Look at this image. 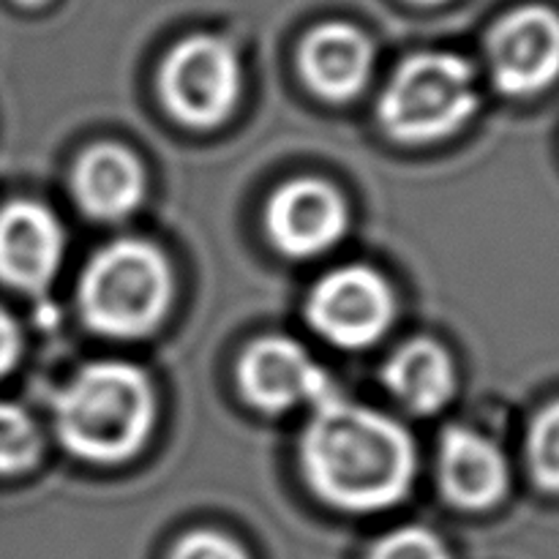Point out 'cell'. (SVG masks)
Segmentation results:
<instances>
[{"instance_id":"1","label":"cell","mask_w":559,"mask_h":559,"mask_svg":"<svg viewBox=\"0 0 559 559\" xmlns=\"http://www.w3.org/2000/svg\"><path fill=\"white\" fill-rule=\"evenodd\" d=\"M311 489L344 511H385L409 491L415 448L388 415L328 396L300 442Z\"/></svg>"},{"instance_id":"2","label":"cell","mask_w":559,"mask_h":559,"mask_svg":"<svg viewBox=\"0 0 559 559\" xmlns=\"http://www.w3.org/2000/svg\"><path fill=\"white\" fill-rule=\"evenodd\" d=\"M156 424L151 380L129 364H93L55 399L60 445L85 462H123Z\"/></svg>"},{"instance_id":"3","label":"cell","mask_w":559,"mask_h":559,"mask_svg":"<svg viewBox=\"0 0 559 559\" xmlns=\"http://www.w3.org/2000/svg\"><path fill=\"white\" fill-rule=\"evenodd\" d=\"M167 257L145 240H118L98 251L80 278L82 320L104 336H145L173 304Z\"/></svg>"},{"instance_id":"4","label":"cell","mask_w":559,"mask_h":559,"mask_svg":"<svg viewBox=\"0 0 559 559\" xmlns=\"http://www.w3.org/2000/svg\"><path fill=\"white\" fill-rule=\"evenodd\" d=\"M478 109L473 66L451 52L404 60L380 98V120L402 142H435L462 129Z\"/></svg>"},{"instance_id":"5","label":"cell","mask_w":559,"mask_h":559,"mask_svg":"<svg viewBox=\"0 0 559 559\" xmlns=\"http://www.w3.org/2000/svg\"><path fill=\"white\" fill-rule=\"evenodd\" d=\"M243 87L235 47L216 36H191L169 49L158 71V93L175 120L213 129L235 109Z\"/></svg>"},{"instance_id":"6","label":"cell","mask_w":559,"mask_h":559,"mask_svg":"<svg viewBox=\"0 0 559 559\" xmlns=\"http://www.w3.org/2000/svg\"><path fill=\"white\" fill-rule=\"evenodd\" d=\"M393 314L396 298L391 284L366 265H347L322 276L306 306L311 328L344 349H364L380 342Z\"/></svg>"},{"instance_id":"7","label":"cell","mask_w":559,"mask_h":559,"mask_svg":"<svg viewBox=\"0 0 559 559\" xmlns=\"http://www.w3.org/2000/svg\"><path fill=\"white\" fill-rule=\"evenodd\" d=\"M495 85L508 96H535L559 80V11L519 5L489 33Z\"/></svg>"},{"instance_id":"8","label":"cell","mask_w":559,"mask_h":559,"mask_svg":"<svg viewBox=\"0 0 559 559\" xmlns=\"http://www.w3.org/2000/svg\"><path fill=\"white\" fill-rule=\"evenodd\" d=\"M271 243L287 257H317L344 238L349 211L344 197L331 183L317 178H298L284 183L271 197L265 211Z\"/></svg>"},{"instance_id":"9","label":"cell","mask_w":559,"mask_h":559,"mask_svg":"<svg viewBox=\"0 0 559 559\" xmlns=\"http://www.w3.org/2000/svg\"><path fill=\"white\" fill-rule=\"evenodd\" d=\"M240 388L254 407L284 413L298 404H317L331 396L320 366L300 344L284 336H267L251 344L240 360Z\"/></svg>"},{"instance_id":"10","label":"cell","mask_w":559,"mask_h":559,"mask_svg":"<svg viewBox=\"0 0 559 559\" xmlns=\"http://www.w3.org/2000/svg\"><path fill=\"white\" fill-rule=\"evenodd\" d=\"M66 235L52 211L16 200L0 211V282L14 289H44L63 262Z\"/></svg>"},{"instance_id":"11","label":"cell","mask_w":559,"mask_h":559,"mask_svg":"<svg viewBox=\"0 0 559 559\" xmlns=\"http://www.w3.org/2000/svg\"><path fill=\"white\" fill-rule=\"evenodd\" d=\"M440 480L453 506L480 511L506 497L511 486V469L497 442L480 431L453 426L442 437Z\"/></svg>"},{"instance_id":"12","label":"cell","mask_w":559,"mask_h":559,"mask_svg":"<svg viewBox=\"0 0 559 559\" xmlns=\"http://www.w3.org/2000/svg\"><path fill=\"white\" fill-rule=\"evenodd\" d=\"M374 49L366 33L347 22H328L311 31L300 47V69L311 91L328 102H347L369 82Z\"/></svg>"},{"instance_id":"13","label":"cell","mask_w":559,"mask_h":559,"mask_svg":"<svg viewBox=\"0 0 559 559\" xmlns=\"http://www.w3.org/2000/svg\"><path fill=\"white\" fill-rule=\"evenodd\" d=\"M71 189L87 216L98 222H120L140 207L145 197V173L126 147L96 145L76 162Z\"/></svg>"},{"instance_id":"14","label":"cell","mask_w":559,"mask_h":559,"mask_svg":"<svg viewBox=\"0 0 559 559\" xmlns=\"http://www.w3.org/2000/svg\"><path fill=\"white\" fill-rule=\"evenodd\" d=\"M385 385L413 413L429 415L445 407L456 391V366L445 347L431 338H415L391 355Z\"/></svg>"},{"instance_id":"15","label":"cell","mask_w":559,"mask_h":559,"mask_svg":"<svg viewBox=\"0 0 559 559\" xmlns=\"http://www.w3.org/2000/svg\"><path fill=\"white\" fill-rule=\"evenodd\" d=\"M41 456V435L25 409L0 402V475H20Z\"/></svg>"},{"instance_id":"16","label":"cell","mask_w":559,"mask_h":559,"mask_svg":"<svg viewBox=\"0 0 559 559\" xmlns=\"http://www.w3.org/2000/svg\"><path fill=\"white\" fill-rule=\"evenodd\" d=\"M527 462L540 489L559 495V399L533 420L527 437Z\"/></svg>"},{"instance_id":"17","label":"cell","mask_w":559,"mask_h":559,"mask_svg":"<svg viewBox=\"0 0 559 559\" xmlns=\"http://www.w3.org/2000/svg\"><path fill=\"white\" fill-rule=\"evenodd\" d=\"M369 559H451L445 544L435 533L420 527H404L385 535L371 549Z\"/></svg>"},{"instance_id":"18","label":"cell","mask_w":559,"mask_h":559,"mask_svg":"<svg viewBox=\"0 0 559 559\" xmlns=\"http://www.w3.org/2000/svg\"><path fill=\"white\" fill-rule=\"evenodd\" d=\"M173 559H249L243 549L227 535H218L213 530L191 533L175 546Z\"/></svg>"},{"instance_id":"19","label":"cell","mask_w":559,"mask_h":559,"mask_svg":"<svg viewBox=\"0 0 559 559\" xmlns=\"http://www.w3.org/2000/svg\"><path fill=\"white\" fill-rule=\"evenodd\" d=\"M22 353V333L14 317L0 306V377L9 374Z\"/></svg>"},{"instance_id":"20","label":"cell","mask_w":559,"mask_h":559,"mask_svg":"<svg viewBox=\"0 0 559 559\" xmlns=\"http://www.w3.org/2000/svg\"><path fill=\"white\" fill-rule=\"evenodd\" d=\"M16 3H25V5H41V3H47V0H16Z\"/></svg>"},{"instance_id":"21","label":"cell","mask_w":559,"mask_h":559,"mask_svg":"<svg viewBox=\"0 0 559 559\" xmlns=\"http://www.w3.org/2000/svg\"><path fill=\"white\" fill-rule=\"evenodd\" d=\"M420 3H440V0H420Z\"/></svg>"}]
</instances>
